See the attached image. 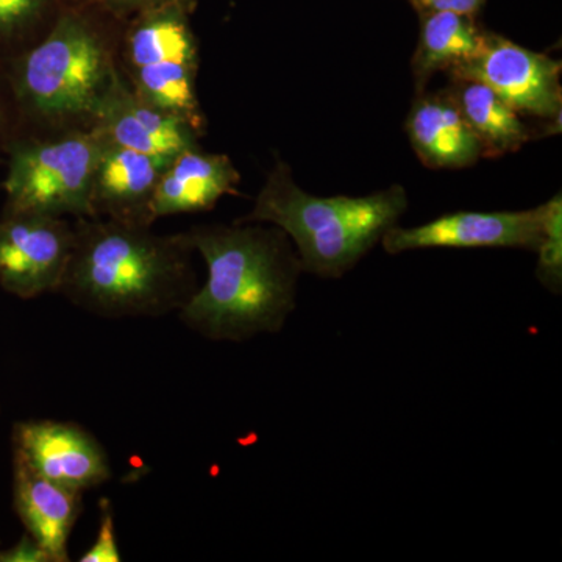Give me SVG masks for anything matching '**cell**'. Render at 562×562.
<instances>
[{
  "mask_svg": "<svg viewBox=\"0 0 562 562\" xmlns=\"http://www.w3.org/2000/svg\"><path fill=\"white\" fill-rule=\"evenodd\" d=\"M183 235L209 268L205 284L179 312L190 330L211 341L243 342L283 328L302 273L286 233L238 222L199 225Z\"/></svg>",
  "mask_w": 562,
  "mask_h": 562,
  "instance_id": "6da1fadb",
  "label": "cell"
},
{
  "mask_svg": "<svg viewBox=\"0 0 562 562\" xmlns=\"http://www.w3.org/2000/svg\"><path fill=\"white\" fill-rule=\"evenodd\" d=\"M150 227L102 217L77 220L57 294L105 319L179 313L198 291L194 249L183 233L157 235Z\"/></svg>",
  "mask_w": 562,
  "mask_h": 562,
  "instance_id": "7a4b0ae2",
  "label": "cell"
},
{
  "mask_svg": "<svg viewBox=\"0 0 562 562\" xmlns=\"http://www.w3.org/2000/svg\"><path fill=\"white\" fill-rule=\"evenodd\" d=\"M406 210L408 194L401 184L362 198H317L303 191L290 166L279 161L249 216L238 222L276 225L297 247L302 272L341 279L398 224Z\"/></svg>",
  "mask_w": 562,
  "mask_h": 562,
  "instance_id": "3957f363",
  "label": "cell"
},
{
  "mask_svg": "<svg viewBox=\"0 0 562 562\" xmlns=\"http://www.w3.org/2000/svg\"><path fill=\"white\" fill-rule=\"evenodd\" d=\"M105 41L79 18L65 16L22 58L16 91L49 120L94 117L117 76Z\"/></svg>",
  "mask_w": 562,
  "mask_h": 562,
  "instance_id": "277c9868",
  "label": "cell"
},
{
  "mask_svg": "<svg viewBox=\"0 0 562 562\" xmlns=\"http://www.w3.org/2000/svg\"><path fill=\"white\" fill-rule=\"evenodd\" d=\"M101 144L95 128L14 144L5 180V211L92 217V176Z\"/></svg>",
  "mask_w": 562,
  "mask_h": 562,
  "instance_id": "5b68a950",
  "label": "cell"
},
{
  "mask_svg": "<svg viewBox=\"0 0 562 562\" xmlns=\"http://www.w3.org/2000/svg\"><path fill=\"white\" fill-rule=\"evenodd\" d=\"M132 88L144 101L191 122L202 131L198 43L179 5L151 10L127 40Z\"/></svg>",
  "mask_w": 562,
  "mask_h": 562,
  "instance_id": "8992f818",
  "label": "cell"
},
{
  "mask_svg": "<svg viewBox=\"0 0 562 562\" xmlns=\"http://www.w3.org/2000/svg\"><path fill=\"white\" fill-rule=\"evenodd\" d=\"M447 74L450 79L486 85L520 114L561 125V61L549 55L525 49L503 36L484 33L476 54Z\"/></svg>",
  "mask_w": 562,
  "mask_h": 562,
  "instance_id": "52a82bcc",
  "label": "cell"
},
{
  "mask_svg": "<svg viewBox=\"0 0 562 562\" xmlns=\"http://www.w3.org/2000/svg\"><path fill=\"white\" fill-rule=\"evenodd\" d=\"M74 236V224L65 217L5 211L0 217V286L24 301L57 294Z\"/></svg>",
  "mask_w": 562,
  "mask_h": 562,
  "instance_id": "ba28073f",
  "label": "cell"
},
{
  "mask_svg": "<svg viewBox=\"0 0 562 562\" xmlns=\"http://www.w3.org/2000/svg\"><path fill=\"white\" fill-rule=\"evenodd\" d=\"M546 221V203L532 210L458 211L438 220L402 228H390L382 238L383 249L390 255L417 249H480L506 247L536 251L541 241Z\"/></svg>",
  "mask_w": 562,
  "mask_h": 562,
  "instance_id": "9c48e42d",
  "label": "cell"
},
{
  "mask_svg": "<svg viewBox=\"0 0 562 562\" xmlns=\"http://www.w3.org/2000/svg\"><path fill=\"white\" fill-rule=\"evenodd\" d=\"M13 453L44 479L69 490H94L111 479L109 454L102 443L74 422H18Z\"/></svg>",
  "mask_w": 562,
  "mask_h": 562,
  "instance_id": "30bf717a",
  "label": "cell"
},
{
  "mask_svg": "<svg viewBox=\"0 0 562 562\" xmlns=\"http://www.w3.org/2000/svg\"><path fill=\"white\" fill-rule=\"evenodd\" d=\"M92 122V128L111 143L166 160L199 147V128L183 117L144 101L120 74Z\"/></svg>",
  "mask_w": 562,
  "mask_h": 562,
  "instance_id": "8fae6325",
  "label": "cell"
},
{
  "mask_svg": "<svg viewBox=\"0 0 562 562\" xmlns=\"http://www.w3.org/2000/svg\"><path fill=\"white\" fill-rule=\"evenodd\" d=\"M171 161L128 149L102 136L92 176V217L154 224L149 210L151 195Z\"/></svg>",
  "mask_w": 562,
  "mask_h": 562,
  "instance_id": "7c38bea8",
  "label": "cell"
},
{
  "mask_svg": "<svg viewBox=\"0 0 562 562\" xmlns=\"http://www.w3.org/2000/svg\"><path fill=\"white\" fill-rule=\"evenodd\" d=\"M13 503L25 532L47 560L68 562L70 532L83 509V492L44 479L13 453Z\"/></svg>",
  "mask_w": 562,
  "mask_h": 562,
  "instance_id": "4fadbf2b",
  "label": "cell"
},
{
  "mask_svg": "<svg viewBox=\"0 0 562 562\" xmlns=\"http://www.w3.org/2000/svg\"><path fill=\"white\" fill-rule=\"evenodd\" d=\"M417 158L431 169L471 168L483 158L482 144L473 135L449 88L422 91L405 124Z\"/></svg>",
  "mask_w": 562,
  "mask_h": 562,
  "instance_id": "5bb4252c",
  "label": "cell"
},
{
  "mask_svg": "<svg viewBox=\"0 0 562 562\" xmlns=\"http://www.w3.org/2000/svg\"><path fill=\"white\" fill-rule=\"evenodd\" d=\"M241 176L227 155L192 147L177 155L161 173L150 201L151 221L213 209L233 194Z\"/></svg>",
  "mask_w": 562,
  "mask_h": 562,
  "instance_id": "9a60e30c",
  "label": "cell"
},
{
  "mask_svg": "<svg viewBox=\"0 0 562 562\" xmlns=\"http://www.w3.org/2000/svg\"><path fill=\"white\" fill-rule=\"evenodd\" d=\"M469 127L482 144L483 157L512 154L531 139L522 114L497 92L475 80L452 79L449 88Z\"/></svg>",
  "mask_w": 562,
  "mask_h": 562,
  "instance_id": "2e32d148",
  "label": "cell"
},
{
  "mask_svg": "<svg viewBox=\"0 0 562 562\" xmlns=\"http://www.w3.org/2000/svg\"><path fill=\"white\" fill-rule=\"evenodd\" d=\"M483 38L484 32L476 27L473 16L450 11L422 14L419 41L412 60L417 90L424 91L435 74L449 72L473 57Z\"/></svg>",
  "mask_w": 562,
  "mask_h": 562,
  "instance_id": "e0dca14e",
  "label": "cell"
},
{
  "mask_svg": "<svg viewBox=\"0 0 562 562\" xmlns=\"http://www.w3.org/2000/svg\"><path fill=\"white\" fill-rule=\"evenodd\" d=\"M538 279L553 294L562 290V201L561 194L546 203V221L538 249Z\"/></svg>",
  "mask_w": 562,
  "mask_h": 562,
  "instance_id": "ac0fdd59",
  "label": "cell"
},
{
  "mask_svg": "<svg viewBox=\"0 0 562 562\" xmlns=\"http://www.w3.org/2000/svg\"><path fill=\"white\" fill-rule=\"evenodd\" d=\"M101 522H99L98 538L80 562H120L121 552L117 547L116 528H114L113 508L110 501L101 498Z\"/></svg>",
  "mask_w": 562,
  "mask_h": 562,
  "instance_id": "d6986e66",
  "label": "cell"
},
{
  "mask_svg": "<svg viewBox=\"0 0 562 562\" xmlns=\"http://www.w3.org/2000/svg\"><path fill=\"white\" fill-rule=\"evenodd\" d=\"M43 0H0V36L18 31L40 13Z\"/></svg>",
  "mask_w": 562,
  "mask_h": 562,
  "instance_id": "ffe728a7",
  "label": "cell"
},
{
  "mask_svg": "<svg viewBox=\"0 0 562 562\" xmlns=\"http://www.w3.org/2000/svg\"><path fill=\"white\" fill-rule=\"evenodd\" d=\"M486 0H413L417 10L424 13L432 11H450V13L465 14L473 16L479 13Z\"/></svg>",
  "mask_w": 562,
  "mask_h": 562,
  "instance_id": "44dd1931",
  "label": "cell"
},
{
  "mask_svg": "<svg viewBox=\"0 0 562 562\" xmlns=\"http://www.w3.org/2000/svg\"><path fill=\"white\" fill-rule=\"evenodd\" d=\"M0 562H49V560L38 543L24 532L20 542L0 552Z\"/></svg>",
  "mask_w": 562,
  "mask_h": 562,
  "instance_id": "7402d4cb",
  "label": "cell"
},
{
  "mask_svg": "<svg viewBox=\"0 0 562 562\" xmlns=\"http://www.w3.org/2000/svg\"><path fill=\"white\" fill-rule=\"evenodd\" d=\"M110 5L113 7H125V9H132V7H150L151 10L161 9V7L176 5L172 0H106Z\"/></svg>",
  "mask_w": 562,
  "mask_h": 562,
  "instance_id": "603a6c76",
  "label": "cell"
}]
</instances>
